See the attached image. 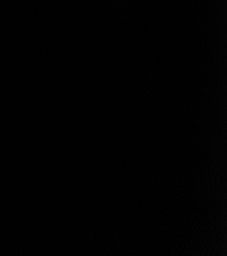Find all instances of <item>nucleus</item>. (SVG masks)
Here are the masks:
<instances>
[]
</instances>
